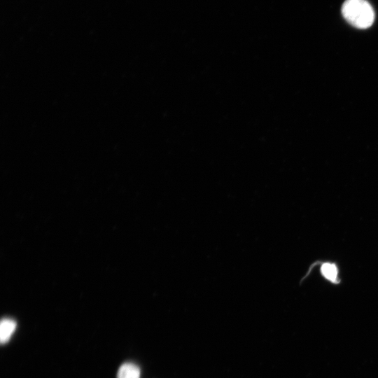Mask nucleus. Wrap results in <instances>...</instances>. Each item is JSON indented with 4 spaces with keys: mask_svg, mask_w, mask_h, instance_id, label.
Wrapping results in <instances>:
<instances>
[{
    "mask_svg": "<svg viewBox=\"0 0 378 378\" xmlns=\"http://www.w3.org/2000/svg\"><path fill=\"white\" fill-rule=\"evenodd\" d=\"M16 327V322L9 318H4L0 323V340L1 343L7 342Z\"/></svg>",
    "mask_w": 378,
    "mask_h": 378,
    "instance_id": "3",
    "label": "nucleus"
},
{
    "mask_svg": "<svg viewBox=\"0 0 378 378\" xmlns=\"http://www.w3.org/2000/svg\"><path fill=\"white\" fill-rule=\"evenodd\" d=\"M344 19L358 29L370 27L374 20V12L366 0H346L342 6Z\"/></svg>",
    "mask_w": 378,
    "mask_h": 378,
    "instance_id": "1",
    "label": "nucleus"
},
{
    "mask_svg": "<svg viewBox=\"0 0 378 378\" xmlns=\"http://www.w3.org/2000/svg\"><path fill=\"white\" fill-rule=\"evenodd\" d=\"M321 270L323 276L327 279L332 282L336 281L337 277V269L335 265L326 262L321 266Z\"/></svg>",
    "mask_w": 378,
    "mask_h": 378,
    "instance_id": "4",
    "label": "nucleus"
},
{
    "mask_svg": "<svg viewBox=\"0 0 378 378\" xmlns=\"http://www.w3.org/2000/svg\"><path fill=\"white\" fill-rule=\"evenodd\" d=\"M140 369L131 362L122 363L117 372V378H140Z\"/></svg>",
    "mask_w": 378,
    "mask_h": 378,
    "instance_id": "2",
    "label": "nucleus"
}]
</instances>
